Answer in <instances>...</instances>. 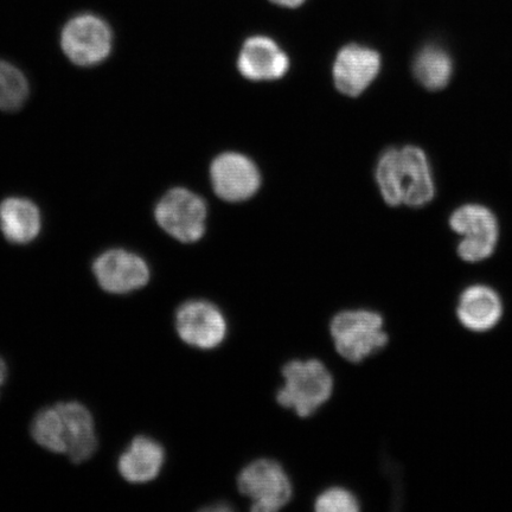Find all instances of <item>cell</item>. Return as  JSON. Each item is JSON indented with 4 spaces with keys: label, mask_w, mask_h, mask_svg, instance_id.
<instances>
[{
    "label": "cell",
    "mask_w": 512,
    "mask_h": 512,
    "mask_svg": "<svg viewBox=\"0 0 512 512\" xmlns=\"http://www.w3.org/2000/svg\"><path fill=\"white\" fill-rule=\"evenodd\" d=\"M383 200L392 207H424L434 197V183L425 152L416 146L389 149L376 168Z\"/></svg>",
    "instance_id": "obj_1"
},
{
    "label": "cell",
    "mask_w": 512,
    "mask_h": 512,
    "mask_svg": "<svg viewBox=\"0 0 512 512\" xmlns=\"http://www.w3.org/2000/svg\"><path fill=\"white\" fill-rule=\"evenodd\" d=\"M284 384L277 392V402L299 418H309L334 394L335 380L322 361L292 360L281 369Z\"/></svg>",
    "instance_id": "obj_2"
},
{
    "label": "cell",
    "mask_w": 512,
    "mask_h": 512,
    "mask_svg": "<svg viewBox=\"0 0 512 512\" xmlns=\"http://www.w3.org/2000/svg\"><path fill=\"white\" fill-rule=\"evenodd\" d=\"M329 332L337 354L350 363H361L387 347L389 336L379 312L350 309L332 317Z\"/></svg>",
    "instance_id": "obj_3"
},
{
    "label": "cell",
    "mask_w": 512,
    "mask_h": 512,
    "mask_svg": "<svg viewBox=\"0 0 512 512\" xmlns=\"http://www.w3.org/2000/svg\"><path fill=\"white\" fill-rule=\"evenodd\" d=\"M238 489L251 502L254 512H275L292 501L293 484L284 466L273 459L260 458L240 471Z\"/></svg>",
    "instance_id": "obj_4"
},
{
    "label": "cell",
    "mask_w": 512,
    "mask_h": 512,
    "mask_svg": "<svg viewBox=\"0 0 512 512\" xmlns=\"http://www.w3.org/2000/svg\"><path fill=\"white\" fill-rule=\"evenodd\" d=\"M159 227L182 243L200 241L207 230L208 207L202 197L184 188L172 189L155 209Z\"/></svg>",
    "instance_id": "obj_5"
},
{
    "label": "cell",
    "mask_w": 512,
    "mask_h": 512,
    "mask_svg": "<svg viewBox=\"0 0 512 512\" xmlns=\"http://www.w3.org/2000/svg\"><path fill=\"white\" fill-rule=\"evenodd\" d=\"M61 46L64 54L76 66H98L111 55L113 32L99 16L81 14L64 25Z\"/></svg>",
    "instance_id": "obj_6"
},
{
    "label": "cell",
    "mask_w": 512,
    "mask_h": 512,
    "mask_svg": "<svg viewBox=\"0 0 512 512\" xmlns=\"http://www.w3.org/2000/svg\"><path fill=\"white\" fill-rule=\"evenodd\" d=\"M175 329L181 341L198 350H214L226 341L228 320L214 303L191 299L179 305L175 313Z\"/></svg>",
    "instance_id": "obj_7"
},
{
    "label": "cell",
    "mask_w": 512,
    "mask_h": 512,
    "mask_svg": "<svg viewBox=\"0 0 512 512\" xmlns=\"http://www.w3.org/2000/svg\"><path fill=\"white\" fill-rule=\"evenodd\" d=\"M451 228L463 240L458 245L460 259L470 264L490 258L498 241V223L488 208L467 204L454 211Z\"/></svg>",
    "instance_id": "obj_8"
},
{
    "label": "cell",
    "mask_w": 512,
    "mask_h": 512,
    "mask_svg": "<svg viewBox=\"0 0 512 512\" xmlns=\"http://www.w3.org/2000/svg\"><path fill=\"white\" fill-rule=\"evenodd\" d=\"M215 194L226 202H243L258 192L261 175L251 158L239 152H224L210 166Z\"/></svg>",
    "instance_id": "obj_9"
},
{
    "label": "cell",
    "mask_w": 512,
    "mask_h": 512,
    "mask_svg": "<svg viewBox=\"0 0 512 512\" xmlns=\"http://www.w3.org/2000/svg\"><path fill=\"white\" fill-rule=\"evenodd\" d=\"M93 272L102 290L112 294H128L142 290L151 279L147 262L125 249H111L98 256Z\"/></svg>",
    "instance_id": "obj_10"
},
{
    "label": "cell",
    "mask_w": 512,
    "mask_h": 512,
    "mask_svg": "<svg viewBox=\"0 0 512 512\" xmlns=\"http://www.w3.org/2000/svg\"><path fill=\"white\" fill-rule=\"evenodd\" d=\"M380 69L381 56L376 50L352 43L339 50L332 73L339 93L356 98L377 78Z\"/></svg>",
    "instance_id": "obj_11"
},
{
    "label": "cell",
    "mask_w": 512,
    "mask_h": 512,
    "mask_svg": "<svg viewBox=\"0 0 512 512\" xmlns=\"http://www.w3.org/2000/svg\"><path fill=\"white\" fill-rule=\"evenodd\" d=\"M243 78L251 81L283 79L290 69V59L279 44L266 36H253L243 43L238 59Z\"/></svg>",
    "instance_id": "obj_12"
},
{
    "label": "cell",
    "mask_w": 512,
    "mask_h": 512,
    "mask_svg": "<svg viewBox=\"0 0 512 512\" xmlns=\"http://www.w3.org/2000/svg\"><path fill=\"white\" fill-rule=\"evenodd\" d=\"M457 318L463 328L477 334L494 330L501 323L504 304L499 293L488 285H472L460 293Z\"/></svg>",
    "instance_id": "obj_13"
},
{
    "label": "cell",
    "mask_w": 512,
    "mask_h": 512,
    "mask_svg": "<svg viewBox=\"0 0 512 512\" xmlns=\"http://www.w3.org/2000/svg\"><path fill=\"white\" fill-rule=\"evenodd\" d=\"M64 422L66 431V456L74 464L91 459L98 448L95 424L91 412L79 402H62L56 405Z\"/></svg>",
    "instance_id": "obj_14"
},
{
    "label": "cell",
    "mask_w": 512,
    "mask_h": 512,
    "mask_svg": "<svg viewBox=\"0 0 512 512\" xmlns=\"http://www.w3.org/2000/svg\"><path fill=\"white\" fill-rule=\"evenodd\" d=\"M164 463V447L158 441L149 437H137L121 454L118 470L126 482L146 484L160 475Z\"/></svg>",
    "instance_id": "obj_15"
},
{
    "label": "cell",
    "mask_w": 512,
    "mask_h": 512,
    "mask_svg": "<svg viewBox=\"0 0 512 512\" xmlns=\"http://www.w3.org/2000/svg\"><path fill=\"white\" fill-rule=\"evenodd\" d=\"M40 209L25 198H6L0 203V230L15 245H27L41 232Z\"/></svg>",
    "instance_id": "obj_16"
},
{
    "label": "cell",
    "mask_w": 512,
    "mask_h": 512,
    "mask_svg": "<svg viewBox=\"0 0 512 512\" xmlns=\"http://www.w3.org/2000/svg\"><path fill=\"white\" fill-rule=\"evenodd\" d=\"M451 56L444 48L427 46L419 51L414 61V73L422 86L439 91L447 86L452 76Z\"/></svg>",
    "instance_id": "obj_17"
},
{
    "label": "cell",
    "mask_w": 512,
    "mask_h": 512,
    "mask_svg": "<svg viewBox=\"0 0 512 512\" xmlns=\"http://www.w3.org/2000/svg\"><path fill=\"white\" fill-rule=\"evenodd\" d=\"M31 435L46 450L57 454L67 453L64 422L56 406L44 408L35 416L31 424Z\"/></svg>",
    "instance_id": "obj_18"
},
{
    "label": "cell",
    "mask_w": 512,
    "mask_h": 512,
    "mask_svg": "<svg viewBox=\"0 0 512 512\" xmlns=\"http://www.w3.org/2000/svg\"><path fill=\"white\" fill-rule=\"evenodd\" d=\"M29 96V83L24 74L12 64L0 60V110H21Z\"/></svg>",
    "instance_id": "obj_19"
},
{
    "label": "cell",
    "mask_w": 512,
    "mask_h": 512,
    "mask_svg": "<svg viewBox=\"0 0 512 512\" xmlns=\"http://www.w3.org/2000/svg\"><path fill=\"white\" fill-rule=\"evenodd\" d=\"M318 512H357L361 510L360 501L348 489L332 486L318 495L315 501Z\"/></svg>",
    "instance_id": "obj_20"
},
{
    "label": "cell",
    "mask_w": 512,
    "mask_h": 512,
    "mask_svg": "<svg viewBox=\"0 0 512 512\" xmlns=\"http://www.w3.org/2000/svg\"><path fill=\"white\" fill-rule=\"evenodd\" d=\"M271 2L283 6V8L296 9L302 6L306 0H271Z\"/></svg>",
    "instance_id": "obj_21"
},
{
    "label": "cell",
    "mask_w": 512,
    "mask_h": 512,
    "mask_svg": "<svg viewBox=\"0 0 512 512\" xmlns=\"http://www.w3.org/2000/svg\"><path fill=\"white\" fill-rule=\"evenodd\" d=\"M6 377H8V368H6V364L2 358H0V389L4 386Z\"/></svg>",
    "instance_id": "obj_22"
}]
</instances>
